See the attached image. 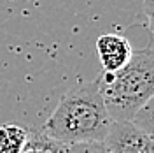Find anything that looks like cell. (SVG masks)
I'll use <instances>...</instances> for the list:
<instances>
[{
  "mask_svg": "<svg viewBox=\"0 0 154 153\" xmlns=\"http://www.w3.org/2000/svg\"><path fill=\"white\" fill-rule=\"evenodd\" d=\"M68 153H109L103 143H79L67 146Z\"/></svg>",
  "mask_w": 154,
  "mask_h": 153,
  "instance_id": "8",
  "label": "cell"
},
{
  "mask_svg": "<svg viewBox=\"0 0 154 153\" xmlns=\"http://www.w3.org/2000/svg\"><path fill=\"white\" fill-rule=\"evenodd\" d=\"M133 48L121 34H103L96 41V55L103 72H117L131 58Z\"/></svg>",
  "mask_w": 154,
  "mask_h": 153,
  "instance_id": "4",
  "label": "cell"
},
{
  "mask_svg": "<svg viewBox=\"0 0 154 153\" xmlns=\"http://www.w3.org/2000/svg\"><path fill=\"white\" fill-rule=\"evenodd\" d=\"M103 104L112 122H133L137 113L154 97V35L117 72L96 77Z\"/></svg>",
  "mask_w": 154,
  "mask_h": 153,
  "instance_id": "2",
  "label": "cell"
},
{
  "mask_svg": "<svg viewBox=\"0 0 154 153\" xmlns=\"http://www.w3.org/2000/svg\"><path fill=\"white\" fill-rule=\"evenodd\" d=\"M21 153H68V150L67 146L56 143L38 129L28 132V139Z\"/></svg>",
  "mask_w": 154,
  "mask_h": 153,
  "instance_id": "6",
  "label": "cell"
},
{
  "mask_svg": "<svg viewBox=\"0 0 154 153\" xmlns=\"http://www.w3.org/2000/svg\"><path fill=\"white\" fill-rule=\"evenodd\" d=\"M144 14L149 23L151 35H154V0H144Z\"/></svg>",
  "mask_w": 154,
  "mask_h": 153,
  "instance_id": "9",
  "label": "cell"
},
{
  "mask_svg": "<svg viewBox=\"0 0 154 153\" xmlns=\"http://www.w3.org/2000/svg\"><path fill=\"white\" fill-rule=\"evenodd\" d=\"M112 120L95 81L70 88L40 127L44 134L63 146L79 143H103Z\"/></svg>",
  "mask_w": 154,
  "mask_h": 153,
  "instance_id": "1",
  "label": "cell"
},
{
  "mask_svg": "<svg viewBox=\"0 0 154 153\" xmlns=\"http://www.w3.org/2000/svg\"><path fill=\"white\" fill-rule=\"evenodd\" d=\"M28 139V130L19 125L0 127V153H21Z\"/></svg>",
  "mask_w": 154,
  "mask_h": 153,
  "instance_id": "5",
  "label": "cell"
},
{
  "mask_svg": "<svg viewBox=\"0 0 154 153\" xmlns=\"http://www.w3.org/2000/svg\"><path fill=\"white\" fill-rule=\"evenodd\" d=\"M133 123L138 125L154 139V97L137 113V116L133 118Z\"/></svg>",
  "mask_w": 154,
  "mask_h": 153,
  "instance_id": "7",
  "label": "cell"
},
{
  "mask_svg": "<svg viewBox=\"0 0 154 153\" xmlns=\"http://www.w3.org/2000/svg\"><path fill=\"white\" fill-rule=\"evenodd\" d=\"M103 144L109 153H154V139L133 122H112Z\"/></svg>",
  "mask_w": 154,
  "mask_h": 153,
  "instance_id": "3",
  "label": "cell"
}]
</instances>
